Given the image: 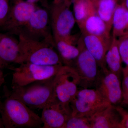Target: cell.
Returning <instances> with one entry per match:
<instances>
[{"instance_id": "cell-1", "label": "cell", "mask_w": 128, "mask_h": 128, "mask_svg": "<svg viewBox=\"0 0 128 128\" xmlns=\"http://www.w3.org/2000/svg\"><path fill=\"white\" fill-rule=\"evenodd\" d=\"M19 37V64L32 63L41 65L62 64V60L54 48V38L35 41L21 34Z\"/></svg>"}, {"instance_id": "cell-2", "label": "cell", "mask_w": 128, "mask_h": 128, "mask_svg": "<svg viewBox=\"0 0 128 128\" xmlns=\"http://www.w3.org/2000/svg\"><path fill=\"white\" fill-rule=\"evenodd\" d=\"M0 114L4 128H42L41 117L10 95L0 104Z\"/></svg>"}, {"instance_id": "cell-3", "label": "cell", "mask_w": 128, "mask_h": 128, "mask_svg": "<svg viewBox=\"0 0 128 128\" xmlns=\"http://www.w3.org/2000/svg\"><path fill=\"white\" fill-rule=\"evenodd\" d=\"M54 77L23 86H12V91L9 95L22 101L31 109L42 110L56 98L54 89Z\"/></svg>"}, {"instance_id": "cell-4", "label": "cell", "mask_w": 128, "mask_h": 128, "mask_svg": "<svg viewBox=\"0 0 128 128\" xmlns=\"http://www.w3.org/2000/svg\"><path fill=\"white\" fill-rule=\"evenodd\" d=\"M110 105L96 89H80L70 103L71 116L90 118Z\"/></svg>"}, {"instance_id": "cell-5", "label": "cell", "mask_w": 128, "mask_h": 128, "mask_svg": "<svg viewBox=\"0 0 128 128\" xmlns=\"http://www.w3.org/2000/svg\"><path fill=\"white\" fill-rule=\"evenodd\" d=\"M64 65H41L22 63L14 68L12 86H23L54 78Z\"/></svg>"}, {"instance_id": "cell-6", "label": "cell", "mask_w": 128, "mask_h": 128, "mask_svg": "<svg viewBox=\"0 0 128 128\" xmlns=\"http://www.w3.org/2000/svg\"><path fill=\"white\" fill-rule=\"evenodd\" d=\"M77 46L80 53L73 66L80 78V89L95 88L100 68L97 61L85 47L82 37L78 40Z\"/></svg>"}, {"instance_id": "cell-7", "label": "cell", "mask_w": 128, "mask_h": 128, "mask_svg": "<svg viewBox=\"0 0 128 128\" xmlns=\"http://www.w3.org/2000/svg\"><path fill=\"white\" fill-rule=\"evenodd\" d=\"M80 82L79 76L74 69L63 65L54 78L56 98L64 105L70 106L80 89Z\"/></svg>"}, {"instance_id": "cell-8", "label": "cell", "mask_w": 128, "mask_h": 128, "mask_svg": "<svg viewBox=\"0 0 128 128\" xmlns=\"http://www.w3.org/2000/svg\"><path fill=\"white\" fill-rule=\"evenodd\" d=\"M48 9L38 6L29 20L18 31L19 34L32 40L41 41L54 38Z\"/></svg>"}, {"instance_id": "cell-9", "label": "cell", "mask_w": 128, "mask_h": 128, "mask_svg": "<svg viewBox=\"0 0 128 128\" xmlns=\"http://www.w3.org/2000/svg\"><path fill=\"white\" fill-rule=\"evenodd\" d=\"M70 6L63 2L58 4L53 3L49 7L50 26L54 40L61 39L71 34L76 21Z\"/></svg>"}, {"instance_id": "cell-10", "label": "cell", "mask_w": 128, "mask_h": 128, "mask_svg": "<svg viewBox=\"0 0 128 128\" xmlns=\"http://www.w3.org/2000/svg\"><path fill=\"white\" fill-rule=\"evenodd\" d=\"M94 89L111 105H121L123 99L121 78L107 67L100 68Z\"/></svg>"}, {"instance_id": "cell-11", "label": "cell", "mask_w": 128, "mask_h": 128, "mask_svg": "<svg viewBox=\"0 0 128 128\" xmlns=\"http://www.w3.org/2000/svg\"><path fill=\"white\" fill-rule=\"evenodd\" d=\"M38 6L23 0H14L9 14L0 30L6 33L17 35L19 30L27 23Z\"/></svg>"}, {"instance_id": "cell-12", "label": "cell", "mask_w": 128, "mask_h": 128, "mask_svg": "<svg viewBox=\"0 0 128 128\" xmlns=\"http://www.w3.org/2000/svg\"><path fill=\"white\" fill-rule=\"evenodd\" d=\"M42 110V128H63L72 114L70 105H64L56 98L47 104Z\"/></svg>"}, {"instance_id": "cell-13", "label": "cell", "mask_w": 128, "mask_h": 128, "mask_svg": "<svg viewBox=\"0 0 128 128\" xmlns=\"http://www.w3.org/2000/svg\"><path fill=\"white\" fill-rule=\"evenodd\" d=\"M82 41L87 50L93 56L100 68H106L105 57L111 44L110 38L90 34H82Z\"/></svg>"}, {"instance_id": "cell-14", "label": "cell", "mask_w": 128, "mask_h": 128, "mask_svg": "<svg viewBox=\"0 0 128 128\" xmlns=\"http://www.w3.org/2000/svg\"><path fill=\"white\" fill-rule=\"evenodd\" d=\"M19 41L13 35L2 33L0 39V64L2 68L9 64H19Z\"/></svg>"}, {"instance_id": "cell-15", "label": "cell", "mask_w": 128, "mask_h": 128, "mask_svg": "<svg viewBox=\"0 0 128 128\" xmlns=\"http://www.w3.org/2000/svg\"><path fill=\"white\" fill-rule=\"evenodd\" d=\"M91 128H120L121 117L115 106L110 105L90 118Z\"/></svg>"}, {"instance_id": "cell-16", "label": "cell", "mask_w": 128, "mask_h": 128, "mask_svg": "<svg viewBox=\"0 0 128 128\" xmlns=\"http://www.w3.org/2000/svg\"><path fill=\"white\" fill-rule=\"evenodd\" d=\"M82 34L110 38V31L105 22L96 13L89 16L79 27Z\"/></svg>"}, {"instance_id": "cell-17", "label": "cell", "mask_w": 128, "mask_h": 128, "mask_svg": "<svg viewBox=\"0 0 128 128\" xmlns=\"http://www.w3.org/2000/svg\"><path fill=\"white\" fill-rule=\"evenodd\" d=\"M105 62L107 68L121 78L123 68L118 49V41L116 37L112 36L111 44L105 56Z\"/></svg>"}, {"instance_id": "cell-18", "label": "cell", "mask_w": 128, "mask_h": 128, "mask_svg": "<svg viewBox=\"0 0 128 128\" xmlns=\"http://www.w3.org/2000/svg\"><path fill=\"white\" fill-rule=\"evenodd\" d=\"M54 48L58 54L63 65L72 67L80 54L77 46L68 44L61 40H55Z\"/></svg>"}, {"instance_id": "cell-19", "label": "cell", "mask_w": 128, "mask_h": 128, "mask_svg": "<svg viewBox=\"0 0 128 128\" xmlns=\"http://www.w3.org/2000/svg\"><path fill=\"white\" fill-rule=\"evenodd\" d=\"M112 36L117 38L127 35L128 29V10L124 5H118L112 20Z\"/></svg>"}, {"instance_id": "cell-20", "label": "cell", "mask_w": 128, "mask_h": 128, "mask_svg": "<svg viewBox=\"0 0 128 128\" xmlns=\"http://www.w3.org/2000/svg\"><path fill=\"white\" fill-rule=\"evenodd\" d=\"M94 4L96 14L105 22L111 32L114 14L118 6L116 0H98Z\"/></svg>"}, {"instance_id": "cell-21", "label": "cell", "mask_w": 128, "mask_h": 128, "mask_svg": "<svg viewBox=\"0 0 128 128\" xmlns=\"http://www.w3.org/2000/svg\"><path fill=\"white\" fill-rule=\"evenodd\" d=\"M73 3V14L78 26L92 14L96 13L94 3L89 0H70Z\"/></svg>"}, {"instance_id": "cell-22", "label": "cell", "mask_w": 128, "mask_h": 128, "mask_svg": "<svg viewBox=\"0 0 128 128\" xmlns=\"http://www.w3.org/2000/svg\"><path fill=\"white\" fill-rule=\"evenodd\" d=\"M63 128H91L90 118L71 115Z\"/></svg>"}, {"instance_id": "cell-23", "label": "cell", "mask_w": 128, "mask_h": 128, "mask_svg": "<svg viewBox=\"0 0 128 128\" xmlns=\"http://www.w3.org/2000/svg\"><path fill=\"white\" fill-rule=\"evenodd\" d=\"M118 47L122 62L128 67V35L120 38Z\"/></svg>"}, {"instance_id": "cell-24", "label": "cell", "mask_w": 128, "mask_h": 128, "mask_svg": "<svg viewBox=\"0 0 128 128\" xmlns=\"http://www.w3.org/2000/svg\"><path fill=\"white\" fill-rule=\"evenodd\" d=\"M122 76H123L122 83L123 99L121 106H128V67L123 68Z\"/></svg>"}, {"instance_id": "cell-25", "label": "cell", "mask_w": 128, "mask_h": 128, "mask_svg": "<svg viewBox=\"0 0 128 128\" xmlns=\"http://www.w3.org/2000/svg\"><path fill=\"white\" fill-rule=\"evenodd\" d=\"M10 0H0V28L7 18L10 9Z\"/></svg>"}, {"instance_id": "cell-26", "label": "cell", "mask_w": 128, "mask_h": 128, "mask_svg": "<svg viewBox=\"0 0 128 128\" xmlns=\"http://www.w3.org/2000/svg\"><path fill=\"white\" fill-rule=\"evenodd\" d=\"M115 106L121 117L120 128H128V111L121 105Z\"/></svg>"}, {"instance_id": "cell-27", "label": "cell", "mask_w": 128, "mask_h": 128, "mask_svg": "<svg viewBox=\"0 0 128 128\" xmlns=\"http://www.w3.org/2000/svg\"><path fill=\"white\" fill-rule=\"evenodd\" d=\"M23 0L37 6H38L37 4H38V3H41L43 6L44 8L47 9H48L49 6L48 5V3L45 2V0Z\"/></svg>"}, {"instance_id": "cell-28", "label": "cell", "mask_w": 128, "mask_h": 128, "mask_svg": "<svg viewBox=\"0 0 128 128\" xmlns=\"http://www.w3.org/2000/svg\"><path fill=\"white\" fill-rule=\"evenodd\" d=\"M53 3L54 4H60L61 2H64V0H53Z\"/></svg>"}, {"instance_id": "cell-29", "label": "cell", "mask_w": 128, "mask_h": 128, "mask_svg": "<svg viewBox=\"0 0 128 128\" xmlns=\"http://www.w3.org/2000/svg\"><path fill=\"white\" fill-rule=\"evenodd\" d=\"M64 2L66 4V5L70 6L71 2H70V0H64Z\"/></svg>"}, {"instance_id": "cell-30", "label": "cell", "mask_w": 128, "mask_h": 128, "mask_svg": "<svg viewBox=\"0 0 128 128\" xmlns=\"http://www.w3.org/2000/svg\"><path fill=\"white\" fill-rule=\"evenodd\" d=\"M5 82L4 78H2V79H0V89L2 85L3 84V83Z\"/></svg>"}, {"instance_id": "cell-31", "label": "cell", "mask_w": 128, "mask_h": 128, "mask_svg": "<svg viewBox=\"0 0 128 128\" xmlns=\"http://www.w3.org/2000/svg\"><path fill=\"white\" fill-rule=\"evenodd\" d=\"M4 128V125H3V123H2V120L1 119V118H0V128Z\"/></svg>"}, {"instance_id": "cell-32", "label": "cell", "mask_w": 128, "mask_h": 128, "mask_svg": "<svg viewBox=\"0 0 128 128\" xmlns=\"http://www.w3.org/2000/svg\"><path fill=\"white\" fill-rule=\"evenodd\" d=\"M4 75L2 72H0V79L4 78Z\"/></svg>"}, {"instance_id": "cell-33", "label": "cell", "mask_w": 128, "mask_h": 128, "mask_svg": "<svg viewBox=\"0 0 128 128\" xmlns=\"http://www.w3.org/2000/svg\"><path fill=\"white\" fill-rule=\"evenodd\" d=\"M124 5L128 10V0H126V1H125V4Z\"/></svg>"}, {"instance_id": "cell-34", "label": "cell", "mask_w": 128, "mask_h": 128, "mask_svg": "<svg viewBox=\"0 0 128 128\" xmlns=\"http://www.w3.org/2000/svg\"><path fill=\"white\" fill-rule=\"evenodd\" d=\"M89 0L90 1H91L92 2H93V3H95L98 0Z\"/></svg>"}, {"instance_id": "cell-35", "label": "cell", "mask_w": 128, "mask_h": 128, "mask_svg": "<svg viewBox=\"0 0 128 128\" xmlns=\"http://www.w3.org/2000/svg\"><path fill=\"white\" fill-rule=\"evenodd\" d=\"M2 66L0 64V72H2Z\"/></svg>"}, {"instance_id": "cell-36", "label": "cell", "mask_w": 128, "mask_h": 128, "mask_svg": "<svg viewBox=\"0 0 128 128\" xmlns=\"http://www.w3.org/2000/svg\"><path fill=\"white\" fill-rule=\"evenodd\" d=\"M2 33H0V39L1 37L2 36Z\"/></svg>"}]
</instances>
